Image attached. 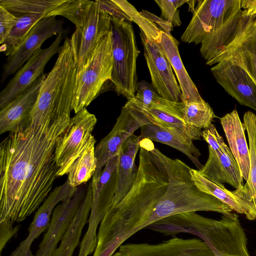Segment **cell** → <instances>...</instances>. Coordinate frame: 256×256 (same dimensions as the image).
<instances>
[{
    "label": "cell",
    "mask_w": 256,
    "mask_h": 256,
    "mask_svg": "<svg viewBox=\"0 0 256 256\" xmlns=\"http://www.w3.org/2000/svg\"><path fill=\"white\" fill-rule=\"evenodd\" d=\"M192 179L196 186L202 191L216 197L230 206L238 213L244 214L249 220L256 219V207L248 184L234 191H230L224 186H218L208 180L198 172L191 168Z\"/></svg>",
    "instance_id": "ac0fdd59"
},
{
    "label": "cell",
    "mask_w": 256,
    "mask_h": 256,
    "mask_svg": "<svg viewBox=\"0 0 256 256\" xmlns=\"http://www.w3.org/2000/svg\"><path fill=\"white\" fill-rule=\"evenodd\" d=\"M208 157L199 174L214 184L222 186L228 184L236 189L244 186L238 165L228 146L220 150L208 146Z\"/></svg>",
    "instance_id": "ffe728a7"
},
{
    "label": "cell",
    "mask_w": 256,
    "mask_h": 256,
    "mask_svg": "<svg viewBox=\"0 0 256 256\" xmlns=\"http://www.w3.org/2000/svg\"><path fill=\"white\" fill-rule=\"evenodd\" d=\"M243 124L249 141L250 168L246 182L248 184L256 207V115L251 111L244 113Z\"/></svg>",
    "instance_id": "1f68e13d"
},
{
    "label": "cell",
    "mask_w": 256,
    "mask_h": 256,
    "mask_svg": "<svg viewBox=\"0 0 256 256\" xmlns=\"http://www.w3.org/2000/svg\"><path fill=\"white\" fill-rule=\"evenodd\" d=\"M46 76L44 74L29 89L0 110V134L12 131L30 120Z\"/></svg>",
    "instance_id": "44dd1931"
},
{
    "label": "cell",
    "mask_w": 256,
    "mask_h": 256,
    "mask_svg": "<svg viewBox=\"0 0 256 256\" xmlns=\"http://www.w3.org/2000/svg\"><path fill=\"white\" fill-rule=\"evenodd\" d=\"M67 32L64 28V21L57 19L56 16H45L40 20L16 52L8 56L2 66L1 84L9 76L15 74L20 69L32 55L41 48L46 40L54 36Z\"/></svg>",
    "instance_id": "8fae6325"
},
{
    "label": "cell",
    "mask_w": 256,
    "mask_h": 256,
    "mask_svg": "<svg viewBox=\"0 0 256 256\" xmlns=\"http://www.w3.org/2000/svg\"><path fill=\"white\" fill-rule=\"evenodd\" d=\"M196 2V0H188V2L189 3L190 10L191 11H192V12L194 9V2Z\"/></svg>",
    "instance_id": "7bdbcfd3"
},
{
    "label": "cell",
    "mask_w": 256,
    "mask_h": 256,
    "mask_svg": "<svg viewBox=\"0 0 256 256\" xmlns=\"http://www.w3.org/2000/svg\"><path fill=\"white\" fill-rule=\"evenodd\" d=\"M66 34L57 35L48 47L38 50L14 74L0 93V110L29 89L44 74L48 62L60 51V44Z\"/></svg>",
    "instance_id": "7c38bea8"
},
{
    "label": "cell",
    "mask_w": 256,
    "mask_h": 256,
    "mask_svg": "<svg viewBox=\"0 0 256 256\" xmlns=\"http://www.w3.org/2000/svg\"><path fill=\"white\" fill-rule=\"evenodd\" d=\"M94 1L90 0H65L46 16H62L75 26L81 27L84 22Z\"/></svg>",
    "instance_id": "f546056e"
},
{
    "label": "cell",
    "mask_w": 256,
    "mask_h": 256,
    "mask_svg": "<svg viewBox=\"0 0 256 256\" xmlns=\"http://www.w3.org/2000/svg\"><path fill=\"white\" fill-rule=\"evenodd\" d=\"M18 20L17 17L0 6V44H2Z\"/></svg>",
    "instance_id": "8d00e7d4"
},
{
    "label": "cell",
    "mask_w": 256,
    "mask_h": 256,
    "mask_svg": "<svg viewBox=\"0 0 256 256\" xmlns=\"http://www.w3.org/2000/svg\"><path fill=\"white\" fill-rule=\"evenodd\" d=\"M112 256H214L209 246L198 238H172L156 244H122Z\"/></svg>",
    "instance_id": "5bb4252c"
},
{
    "label": "cell",
    "mask_w": 256,
    "mask_h": 256,
    "mask_svg": "<svg viewBox=\"0 0 256 256\" xmlns=\"http://www.w3.org/2000/svg\"><path fill=\"white\" fill-rule=\"evenodd\" d=\"M125 105L140 124H153L161 126L188 142L202 140V130L188 124L184 119V104L158 96L146 110H144L128 100Z\"/></svg>",
    "instance_id": "ba28073f"
},
{
    "label": "cell",
    "mask_w": 256,
    "mask_h": 256,
    "mask_svg": "<svg viewBox=\"0 0 256 256\" xmlns=\"http://www.w3.org/2000/svg\"><path fill=\"white\" fill-rule=\"evenodd\" d=\"M164 236L180 233L196 235L210 248L214 256H250L248 238L237 214H222L219 220L203 216L195 212L176 214L148 227Z\"/></svg>",
    "instance_id": "277c9868"
},
{
    "label": "cell",
    "mask_w": 256,
    "mask_h": 256,
    "mask_svg": "<svg viewBox=\"0 0 256 256\" xmlns=\"http://www.w3.org/2000/svg\"><path fill=\"white\" fill-rule=\"evenodd\" d=\"M142 139L140 135L133 134L120 149L117 190L110 206L116 204L124 198L136 180L138 168L136 165L135 160Z\"/></svg>",
    "instance_id": "603a6c76"
},
{
    "label": "cell",
    "mask_w": 256,
    "mask_h": 256,
    "mask_svg": "<svg viewBox=\"0 0 256 256\" xmlns=\"http://www.w3.org/2000/svg\"><path fill=\"white\" fill-rule=\"evenodd\" d=\"M70 113L29 120L0 144V222H21L48 198L57 178L55 149Z\"/></svg>",
    "instance_id": "6da1fadb"
},
{
    "label": "cell",
    "mask_w": 256,
    "mask_h": 256,
    "mask_svg": "<svg viewBox=\"0 0 256 256\" xmlns=\"http://www.w3.org/2000/svg\"><path fill=\"white\" fill-rule=\"evenodd\" d=\"M113 68L110 82L118 96L133 98L138 88L136 60L140 53L130 22L111 18Z\"/></svg>",
    "instance_id": "5b68a950"
},
{
    "label": "cell",
    "mask_w": 256,
    "mask_h": 256,
    "mask_svg": "<svg viewBox=\"0 0 256 256\" xmlns=\"http://www.w3.org/2000/svg\"><path fill=\"white\" fill-rule=\"evenodd\" d=\"M152 142L142 140L136 180L124 198L105 214L93 256H112L132 235L160 220L156 206L167 190L169 178Z\"/></svg>",
    "instance_id": "7a4b0ae2"
},
{
    "label": "cell",
    "mask_w": 256,
    "mask_h": 256,
    "mask_svg": "<svg viewBox=\"0 0 256 256\" xmlns=\"http://www.w3.org/2000/svg\"><path fill=\"white\" fill-rule=\"evenodd\" d=\"M241 0H200L180 40L200 44V52L210 66L234 40L242 19Z\"/></svg>",
    "instance_id": "3957f363"
},
{
    "label": "cell",
    "mask_w": 256,
    "mask_h": 256,
    "mask_svg": "<svg viewBox=\"0 0 256 256\" xmlns=\"http://www.w3.org/2000/svg\"><path fill=\"white\" fill-rule=\"evenodd\" d=\"M13 222L8 220L0 222V252L2 253L7 242L18 232L20 226H13Z\"/></svg>",
    "instance_id": "ab89813d"
},
{
    "label": "cell",
    "mask_w": 256,
    "mask_h": 256,
    "mask_svg": "<svg viewBox=\"0 0 256 256\" xmlns=\"http://www.w3.org/2000/svg\"><path fill=\"white\" fill-rule=\"evenodd\" d=\"M65 0H0L2 6L17 17L28 14H47Z\"/></svg>",
    "instance_id": "f1b7e54d"
},
{
    "label": "cell",
    "mask_w": 256,
    "mask_h": 256,
    "mask_svg": "<svg viewBox=\"0 0 256 256\" xmlns=\"http://www.w3.org/2000/svg\"><path fill=\"white\" fill-rule=\"evenodd\" d=\"M118 154L111 158L102 172L91 180L92 202L88 228L80 243L78 256H88L94 251L98 241L96 230L110 208L117 190Z\"/></svg>",
    "instance_id": "52a82bcc"
},
{
    "label": "cell",
    "mask_w": 256,
    "mask_h": 256,
    "mask_svg": "<svg viewBox=\"0 0 256 256\" xmlns=\"http://www.w3.org/2000/svg\"><path fill=\"white\" fill-rule=\"evenodd\" d=\"M92 202V188L88 184L86 195L79 210L60 240L52 256H72L79 245L82 229L90 216Z\"/></svg>",
    "instance_id": "d4e9b609"
},
{
    "label": "cell",
    "mask_w": 256,
    "mask_h": 256,
    "mask_svg": "<svg viewBox=\"0 0 256 256\" xmlns=\"http://www.w3.org/2000/svg\"><path fill=\"white\" fill-rule=\"evenodd\" d=\"M184 104L186 121L188 124L197 128H207L212 124L214 118L216 117L210 105L205 101Z\"/></svg>",
    "instance_id": "d6a6232c"
},
{
    "label": "cell",
    "mask_w": 256,
    "mask_h": 256,
    "mask_svg": "<svg viewBox=\"0 0 256 256\" xmlns=\"http://www.w3.org/2000/svg\"><path fill=\"white\" fill-rule=\"evenodd\" d=\"M242 17L256 18V0H241Z\"/></svg>",
    "instance_id": "b9f144b4"
},
{
    "label": "cell",
    "mask_w": 256,
    "mask_h": 256,
    "mask_svg": "<svg viewBox=\"0 0 256 256\" xmlns=\"http://www.w3.org/2000/svg\"><path fill=\"white\" fill-rule=\"evenodd\" d=\"M68 226L69 222L66 220L52 217L35 256H52Z\"/></svg>",
    "instance_id": "4dcf8cb0"
},
{
    "label": "cell",
    "mask_w": 256,
    "mask_h": 256,
    "mask_svg": "<svg viewBox=\"0 0 256 256\" xmlns=\"http://www.w3.org/2000/svg\"></svg>",
    "instance_id": "ee69618b"
},
{
    "label": "cell",
    "mask_w": 256,
    "mask_h": 256,
    "mask_svg": "<svg viewBox=\"0 0 256 256\" xmlns=\"http://www.w3.org/2000/svg\"><path fill=\"white\" fill-rule=\"evenodd\" d=\"M230 150L237 162L243 178L248 180L250 168V152L246 136V128L236 110L220 118Z\"/></svg>",
    "instance_id": "7402d4cb"
},
{
    "label": "cell",
    "mask_w": 256,
    "mask_h": 256,
    "mask_svg": "<svg viewBox=\"0 0 256 256\" xmlns=\"http://www.w3.org/2000/svg\"><path fill=\"white\" fill-rule=\"evenodd\" d=\"M113 68L111 30L98 43L88 59L77 72L72 103L75 114L86 108L110 81Z\"/></svg>",
    "instance_id": "8992f818"
},
{
    "label": "cell",
    "mask_w": 256,
    "mask_h": 256,
    "mask_svg": "<svg viewBox=\"0 0 256 256\" xmlns=\"http://www.w3.org/2000/svg\"><path fill=\"white\" fill-rule=\"evenodd\" d=\"M188 1L184 0H154L161 10L162 17L176 26H180L182 24L178 8L184 3L188 2Z\"/></svg>",
    "instance_id": "d590c367"
},
{
    "label": "cell",
    "mask_w": 256,
    "mask_h": 256,
    "mask_svg": "<svg viewBox=\"0 0 256 256\" xmlns=\"http://www.w3.org/2000/svg\"><path fill=\"white\" fill-rule=\"evenodd\" d=\"M140 13L142 16L150 20L156 26L158 25L162 29V31L168 34H170V32L172 30V24L146 10H142Z\"/></svg>",
    "instance_id": "60d3db41"
},
{
    "label": "cell",
    "mask_w": 256,
    "mask_h": 256,
    "mask_svg": "<svg viewBox=\"0 0 256 256\" xmlns=\"http://www.w3.org/2000/svg\"><path fill=\"white\" fill-rule=\"evenodd\" d=\"M140 36L151 84L161 97L174 102H182L181 90L170 62L158 43L148 38L140 30Z\"/></svg>",
    "instance_id": "4fadbf2b"
},
{
    "label": "cell",
    "mask_w": 256,
    "mask_h": 256,
    "mask_svg": "<svg viewBox=\"0 0 256 256\" xmlns=\"http://www.w3.org/2000/svg\"><path fill=\"white\" fill-rule=\"evenodd\" d=\"M96 122V116L86 108L70 118L68 126L56 144L55 156L58 168V176L68 174L92 135Z\"/></svg>",
    "instance_id": "9c48e42d"
},
{
    "label": "cell",
    "mask_w": 256,
    "mask_h": 256,
    "mask_svg": "<svg viewBox=\"0 0 256 256\" xmlns=\"http://www.w3.org/2000/svg\"><path fill=\"white\" fill-rule=\"evenodd\" d=\"M46 15L42 14H28L18 17L16 24L4 42L1 44L0 52L8 56L13 54L26 38L34 26Z\"/></svg>",
    "instance_id": "83f0119b"
},
{
    "label": "cell",
    "mask_w": 256,
    "mask_h": 256,
    "mask_svg": "<svg viewBox=\"0 0 256 256\" xmlns=\"http://www.w3.org/2000/svg\"><path fill=\"white\" fill-rule=\"evenodd\" d=\"M110 16L94 0L83 25L70 38L77 72L84 65L100 41L111 30Z\"/></svg>",
    "instance_id": "30bf717a"
},
{
    "label": "cell",
    "mask_w": 256,
    "mask_h": 256,
    "mask_svg": "<svg viewBox=\"0 0 256 256\" xmlns=\"http://www.w3.org/2000/svg\"><path fill=\"white\" fill-rule=\"evenodd\" d=\"M202 138L206 141L208 146L214 150H220L228 146L212 124L202 130Z\"/></svg>",
    "instance_id": "74e56055"
},
{
    "label": "cell",
    "mask_w": 256,
    "mask_h": 256,
    "mask_svg": "<svg viewBox=\"0 0 256 256\" xmlns=\"http://www.w3.org/2000/svg\"><path fill=\"white\" fill-rule=\"evenodd\" d=\"M140 127V124L131 114L128 108L124 105L112 130L96 147L97 166L94 174L102 172L107 162L118 154L124 142Z\"/></svg>",
    "instance_id": "d6986e66"
},
{
    "label": "cell",
    "mask_w": 256,
    "mask_h": 256,
    "mask_svg": "<svg viewBox=\"0 0 256 256\" xmlns=\"http://www.w3.org/2000/svg\"><path fill=\"white\" fill-rule=\"evenodd\" d=\"M76 188L72 186L67 180L63 184L56 188L50 192L37 210L28 229V236L20 243L10 256H34L30 250L33 242L47 230L52 212L57 204L60 202L70 199L74 194Z\"/></svg>",
    "instance_id": "e0dca14e"
},
{
    "label": "cell",
    "mask_w": 256,
    "mask_h": 256,
    "mask_svg": "<svg viewBox=\"0 0 256 256\" xmlns=\"http://www.w3.org/2000/svg\"><path fill=\"white\" fill-rule=\"evenodd\" d=\"M96 140L92 135L78 157L72 164L68 173L70 185L76 188L92 178L97 166L95 155Z\"/></svg>",
    "instance_id": "4316f807"
},
{
    "label": "cell",
    "mask_w": 256,
    "mask_h": 256,
    "mask_svg": "<svg viewBox=\"0 0 256 256\" xmlns=\"http://www.w3.org/2000/svg\"><path fill=\"white\" fill-rule=\"evenodd\" d=\"M225 60L241 67L256 85V18L242 16L234 39L210 66Z\"/></svg>",
    "instance_id": "9a60e30c"
},
{
    "label": "cell",
    "mask_w": 256,
    "mask_h": 256,
    "mask_svg": "<svg viewBox=\"0 0 256 256\" xmlns=\"http://www.w3.org/2000/svg\"><path fill=\"white\" fill-rule=\"evenodd\" d=\"M100 8L107 12L110 18L118 20L132 22L130 17L113 0H96Z\"/></svg>",
    "instance_id": "f35d334b"
},
{
    "label": "cell",
    "mask_w": 256,
    "mask_h": 256,
    "mask_svg": "<svg viewBox=\"0 0 256 256\" xmlns=\"http://www.w3.org/2000/svg\"><path fill=\"white\" fill-rule=\"evenodd\" d=\"M160 96L152 84L144 80L138 82L134 97L130 100L140 108L146 110Z\"/></svg>",
    "instance_id": "e575fe53"
},
{
    "label": "cell",
    "mask_w": 256,
    "mask_h": 256,
    "mask_svg": "<svg viewBox=\"0 0 256 256\" xmlns=\"http://www.w3.org/2000/svg\"><path fill=\"white\" fill-rule=\"evenodd\" d=\"M140 130V136L142 138L161 142L180 151L188 157L198 170L203 166L198 160L201 153L194 144H190L171 132L155 124L143 125Z\"/></svg>",
    "instance_id": "484cf974"
},
{
    "label": "cell",
    "mask_w": 256,
    "mask_h": 256,
    "mask_svg": "<svg viewBox=\"0 0 256 256\" xmlns=\"http://www.w3.org/2000/svg\"><path fill=\"white\" fill-rule=\"evenodd\" d=\"M130 17L132 22L139 26L145 36L156 42L160 38V30L158 26L150 20L144 17L130 2L124 0H113Z\"/></svg>",
    "instance_id": "836d02e7"
},
{
    "label": "cell",
    "mask_w": 256,
    "mask_h": 256,
    "mask_svg": "<svg viewBox=\"0 0 256 256\" xmlns=\"http://www.w3.org/2000/svg\"><path fill=\"white\" fill-rule=\"evenodd\" d=\"M211 72L216 81L240 104L256 111V85L241 67L225 60Z\"/></svg>",
    "instance_id": "2e32d148"
},
{
    "label": "cell",
    "mask_w": 256,
    "mask_h": 256,
    "mask_svg": "<svg viewBox=\"0 0 256 256\" xmlns=\"http://www.w3.org/2000/svg\"><path fill=\"white\" fill-rule=\"evenodd\" d=\"M160 36V41L158 43L168 59L177 77L182 92V102L184 104L204 102L184 66L178 51V42L171 34H168L162 30Z\"/></svg>",
    "instance_id": "cb8c5ba5"
}]
</instances>
